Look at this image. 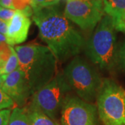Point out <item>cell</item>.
<instances>
[{"label":"cell","mask_w":125,"mask_h":125,"mask_svg":"<svg viewBox=\"0 0 125 125\" xmlns=\"http://www.w3.org/2000/svg\"><path fill=\"white\" fill-rule=\"evenodd\" d=\"M33 20L38 27L41 39L58 61L75 57L85 47L83 36L56 6L33 11Z\"/></svg>","instance_id":"1"},{"label":"cell","mask_w":125,"mask_h":125,"mask_svg":"<svg viewBox=\"0 0 125 125\" xmlns=\"http://www.w3.org/2000/svg\"><path fill=\"white\" fill-rule=\"evenodd\" d=\"M19 68L24 73L32 94L56 75L57 59L47 46L32 43L14 47Z\"/></svg>","instance_id":"2"},{"label":"cell","mask_w":125,"mask_h":125,"mask_svg":"<svg viewBox=\"0 0 125 125\" xmlns=\"http://www.w3.org/2000/svg\"><path fill=\"white\" fill-rule=\"evenodd\" d=\"M115 30L111 18L106 15L85 44L88 58L103 70H110L116 61Z\"/></svg>","instance_id":"3"},{"label":"cell","mask_w":125,"mask_h":125,"mask_svg":"<svg viewBox=\"0 0 125 125\" xmlns=\"http://www.w3.org/2000/svg\"><path fill=\"white\" fill-rule=\"evenodd\" d=\"M63 74L79 97L88 102L97 99L103 79L88 61L76 56L67 64Z\"/></svg>","instance_id":"4"},{"label":"cell","mask_w":125,"mask_h":125,"mask_svg":"<svg viewBox=\"0 0 125 125\" xmlns=\"http://www.w3.org/2000/svg\"><path fill=\"white\" fill-rule=\"evenodd\" d=\"M96 100L104 125H125V90L115 81L104 79Z\"/></svg>","instance_id":"5"},{"label":"cell","mask_w":125,"mask_h":125,"mask_svg":"<svg viewBox=\"0 0 125 125\" xmlns=\"http://www.w3.org/2000/svg\"><path fill=\"white\" fill-rule=\"evenodd\" d=\"M72 90L63 72L58 73L47 84L31 95L29 106L40 110L56 120Z\"/></svg>","instance_id":"6"},{"label":"cell","mask_w":125,"mask_h":125,"mask_svg":"<svg viewBox=\"0 0 125 125\" xmlns=\"http://www.w3.org/2000/svg\"><path fill=\"white\" fill-rule=\"evenodd\" d=\"M104 13L101 0H67L64 15L82 30L91 31L102 20Z\"/></svg>","instance_id":"7"},{"label":"cell","mask_w":125,"mask_h":125,"mask_svg":"<svg viewBox=\"0 0 125 125\" xmlns=\"http://www.w3.org/2000/svg\"><path fill=\"white\" fill-rule=\"evenodd\" d=\"M97 106L70 94L61 111L62 125H99Z\"/></svg>","instance_id":"8"},{"label":"cell","mask_w":125,"mask_h":125,"mask_svg":"<svg viewBox=\"0 0 125 125\" xmlns=\"http://www.w3.org/2000/svg\"><path fill=\"white\" fill-rule=\"evenodd\" d=\"M1 90L13 100L18 107H23L32 95L26 76L20 68L6 76Z\"/></svg>","instance_id":"9"},{"label":"cell","mask_w":125,"mask_h":125,"mask_svg":"<svg viewBox=\"0 0 125 125\" xmlns=\"http://www.w3.org/2000/svg\"><path fill=\"white\" fill-rule=\"evenodd\" d=\"M31 21L22 10H16L13 18L9 22L6 42L10 46L21 44L27 40Z\"/></svg>","instance_id":"10"},{"label":"cell","mask_w":125,"mask_h":125,"mask_svg":"<svg viewBox=\"0 0 125 125\" xmlns=\"http://www.w3.org/2000/svg\"><path fill=\"white\" fill-rule=\"evenodd\" d=\"M104 10L109 15L116 31L125 33V0H104Z\"/></svg>","instance_id":"11"},{"label":"cell","mask_w":125,"mask_h":125,"mask_svg":"<svg viewBox=\"0 0 125 125\" xmlns=\"http://www.w3.org/2000/svg\"><path fill=\"white\" fill-rule=\"evenodd\" d=\"M26 108L31 125H60L56 120L50 118L38 109L29 106Z\"/></svg>","instance_id":"12"},{"label":"cell","mask_w":125,"mask_h":125,"mask_svg":"<svg viewBox=\"0 0 125 125\" xmlns=\"http://www.w3.org/2000/svg\"><path fill=\"white\" fill-rule=\"evenodd\" d=\"M9 125H31L26 107H15L12 109Z\"/></svg>","instance_id":"13"},{"label":"cell","mask_w":125,"mask_h":125,"mask_svg":"<svg viewBox=\"0 0 125 125\" xmlns=\"http://www.w3.org/2000/svg\"><path fill=\"white\" fill-rule=\"evenodd\" d=\"M12 53L10 56L7 60V61L4 64V65L0 68V75L3 76L6 79L7 75L13 72L14 71L19 69V60L15 49L12 46Z\"/></svg>","instance_id":"14"},{"label":"cell","mask_w":125,"mask_h":125,"mask_svg":"<svg viewBox=\"0 0 125 125\" xmlns=\"http://www.w3.org/2000/svg\"><path fill=\"white\" fill-rule=\"evenodd\" d=\"M60 0H32L31 7L33 10L35 11L39 9L56 6Z\"/></svg>","instance_id":"15"},{"label":"cell","mask_w":125,"mask_h":125,"mask_svg":"<svg viewBox=\"0 0 125 125\" xmlns=\"http://www.w3.org/2000/svg\"><path fill=\"white\" fill-rule=\"evenodd\" d=\"M15 105V104L13 100L2 90L0 89V111L13 108Z\"/></svg>","instance_id":"16"},{"label":"cell","mask_w":125,"mask_h":125,"mask_svg":"<svg viewBox=\"0 0 125 125\" xmlns=\"http://www.w3.org/2000/svg\"><path fill=\"white\" fill-rule=\"evenodd\" d=\"M15 11L16 10L15 9L2 7L0 9V19L9 23L12 20V18H13Z\"/></svg>","instance_id":"17"},{"label":"cell","mask_w":125,"mask_h":125,"mask_svg":"<svg viewBox=\"0 0 125 125\" xmlns=\"http://www.w3.org/2000/svg\"><path fill=\"white\" fill-rule=\"evenodd\" d=\"M32 0H13V6L15 10H24L31 6Z\"/></svg>","instance_id":"18"},{"label":"cell","mask_w":125,"mask_h":125,"mask_svg":"<svg viewBox=\"0 0 125 125\" xmlns=\"http://www.w3.org/2000/svg\"><path fill=\"white\" fill-rule=\"evenodd\" d=\"M12 109H4L0 111V125H9Z\"/></svg>","instance_id":"19"},{"label":"cell","mask_w":125,"mask_h":125,"mask_svg":"<svg viewBox=\"0 0 125 125\" xmlns=\"http://www.w3.org/2000/svg\"><path fill=\"white\" fill-rule=\"evenodd\" d=\"M117 56L121 66L123 68V70H125V43L122 46L119 51V53L117 54Z\"/></svg>","instance_id":"20"},{"label":"cell","mask_w":125,"mask_h":125,"mask_svg":"<svg viewBox=\"0 0 125 125\" xmlns=\"http://www.w3.org/2000/svg\"><path fill=\"white\" fill-rule=\"evenodd\" d=\"M8 27H9V23L0 19V33L6 36L8 32Z\"/></svg>","instance_id":"21"},{"label":"cell","mask_w":125,"mask_h":125,"mask_svg":"<svg viewBox=\"0 0 125 125\" xmlns=\"http://www.w3.org/2000/svg\"><path fill=\"white\" fill-rule=\"evenodd\" d=\"M0 1L2 7L14 9L13 6V0H0Z\"/></svg>","instance_id":"22"},{"label":"cell","mask_w":125,"mask_h":125,"mask_svg":"<svg viewBox=\"0 0 125 125\" xmlns=\"http://www.w3.org/2000/svg\"><path fill=\"white\" fill-rule=\"evenodd\" d=\"M6 40H7L6 36L0 33V44L3 43V42H6Z\"/></svg>","instance_id":"23"},{"label":"cell","mask_w":125,"mask_h":125,"mask_svg":"<svg viewBox=\"0 0 125 125\" xmlns=\"http://www.w3.org/2000/svg\"><path fill=\"white\" fill-rule=\"evenodd\" d=\"M5 78L3 76L0 75V89L2 88L3 85H4V83Z\"/></svg>","instance_id":"24"},{"label":"cell","mask_w":125,"mask_h":125,"mask_svg":"<svg viewBox=\"0 0 125 125\" xmlns=\"http://www.w3.org/2000/svg\"><path fill=\"white\" fill-rule=\"evenodd\" d=\"M4 61L3 58L1 56V54H0V68L4 65Z\"/></svg>","instance_id":"25"},{"label":"cell","mask_w":125,"mask_h":125,"mask_svg":"<svg viewBox=\"0 0 125 125\" xmlns=\"http://www.w3.org/2000/svg\"><path fill=\"white\" fill-rule=\"evenodd\" d=\"M1 8V1H0V9Z\"/></svg>","instance_id":"26"},{"label":"cell","mask_w":125,"mask_h":125,"mask_svg":"<svg viewBox=\"0 0 125 125\" xmlns=\"http://www.w3.org/2000/svg\"><path fill=\"white\" fill-rule=\"evenodd\" d=\"M101 1H104V0H101Z\"/></svg>","instance_id":"27"},{"label":"cell","mask_w":125,"mask_h":125,"mask_svg":"<svg viewBox=\"0 0 125 125\" xmlns=\"http://www.w3.org/2000/svg\"></svg>","instance_id":"28"}]
</instances>
